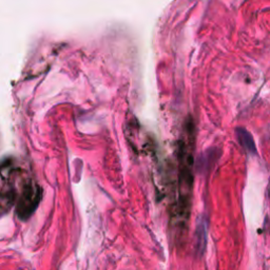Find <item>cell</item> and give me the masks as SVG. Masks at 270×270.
<instances>
[{"instance_id":"1","label":"cell","mask_w":270,"mask_h":270,"mask_svg":"<svg viewBox=\"0 0 270 270\" xmlns=\"http://www.w3.org/2000/svg\"><path fill=\"white\" fill-rule=\"evenodd\" d=\"M40 200L41 190L39 187L34 183L26 184L16 205V213L19 219L22 221L28 220L38 207Z\"/></svg>"},{"instance_id":"2","label":"cell","mask_w":270,"mask_h":270,"mask_svg":"<svg viewBox=\"0 0 270 270\" xmlns=\"http://www.w3.org/2000/svg\"><path fill=\"white\" fill-rule=\"evenodd\" d=\"M15 200H16V193L12 189H5L3 192L0 193V214L9 211Z\"/></svg>"},{"instance_id":"3","label":"cell","mask_w":270,"mask_h":270,"mask_svg":"<svg viewBox=\"0 0 270 270\" xmlns=\"http://www.w3.org/2000/svg\"><path fill=\"white\" fill-rule=\"evenodd\" d=\"M237 135L239 141L242 142V145L249 151L253 152L254 151V142L250 136V134L247 132L246 130H237Z\"/></svg>"}]
</instances>
